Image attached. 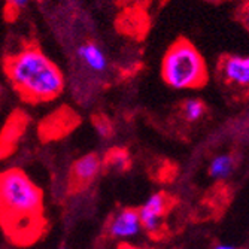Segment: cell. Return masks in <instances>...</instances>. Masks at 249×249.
<instances>
[{"mask_svg":"<svg viewBox=\"0 0 249 249\" xmlns=\"http://www.w3.org/2000/svg\"><path fill=\"white\" fill-rule=\"evenodd\" d=\"M105 166L114 169V170H118V172L125 170L130 166V157H128L127 151L121 149V148L110 149L105 157Z\"/></svg>","mask_w":249,"mask_h":249,"instance_id":"cell-12","label":"cell"},{"mask_svg":"<svg viewBox=\"0 0 249 249\" xmlns=\"http://www.w3.org/2000/svg\"><path fill=\"white\" fill-rule=\"evenodd\" d=\"M161 76L175 89H196L208 84L209 71L196 45L187 37H178L163 57Z\"/></svg>","mask_w":249,"mask_h":249,"instance_id":"cell-3","label":"cell"},{"mask_svg":"<svg viewBox=\"0 0 249 249\" xmlns=\"http://www.w3.org/2000/svg\"><path fill=\"white\" fill-rule=\"evenodd\" d=\"M215 249H237V248L233 246V245H218Z\"/></svg>","mask_w":249,"mask_h":249,"instance_id":"cell-17","label":"cell"},{"mask_svg":"<svg viewBox=\"0 0 249 249\" xmlns=\"http://www.w3.org/2000/svg\"><path fill=\"white\" fill-rule=\"evenodd\" d=\"M3 72L22 102L30 105L55 100L64 89V75L39 45L26 43L5 55Z\"/></svg>","mask_w":249,"mask_h":249,"instance_id":"cell-2","label":"cell"},{"mask_svg":"<svg viewBox=\"0 0 249 249\" xmlns=\"http://www.w3.org/2000/svg\"><path fill=\"white\" fill-rule=\"evenodd\" d=\"M206 114V105L198 99H188L182 103V115L187 121H198Z\"/></svg>","mask_w":249,"mask_h":249,"instance_id":"cell-13","label":"cell"},{"mask_svg":"<svg viewBox=\"0 0 249 249\" xmlns=\"http://www.w3.org/2000/svg\"><path fill=\"white\" fill-rule=\"evenodd\" d=\"M118 249H143V248H136V246L128 245V243H121V245L118 246Z\"/></svg>","mask_w":249,"mask_h":249,"instance_id":"cell-16","label":"cell"},{"mask_svg":"<svg viewBox=\"0 0 249 249\" xmlns=\"http://www.w3.org/2000/svg\"><path fill=\"white\" fill-rule=\"evenodd\" d=\"M102 161L97 154H87L72 164L69 173V190L72 193H81L93 184L99 175Z\"/></svg>","mask_w":249,"mask_h":249,"instance_id":"cell-5","label":"cell"},{"mask_svg":"<svg viewBox=\"0 0 249 249\" xmlns=\"http://www.w3.org/2000/svg\"><path fill=\"white\" fill-rule=\"evenodd\" d=\"M93 124H94L97 133L102 136V138H110L112 133H114V127H112L110 120L105 115H94Z\"/></svg>","mask_w":249,"mask_h":249,"instance_id":"cell-14","label":"cell"},{"mask_svg":"<svg viewBox=\"0 0 249 249\" xmlns=\"http://www.w3.org/2000/svg\"><path fill=\"white\" fill-rule=\"evenodd\" d=\"M173 203L175 200L169 194L157 193L146 200V203L141 209H138L141 227H143L145 231L151 234L154 239H158V236L161 234L163 219L172 209Z\"/></svg>","mask_w":249,"mask_h":249,"instance_id":"cell-4","label":"cell"},{"mask_svg":"<svg viewBox=\"0 0 249 249\" xmlns=\"http://www.w3.org/2000/svg\"><path fill=\"white\" fill-rule=\"evenodd\" d=\"M0 224L12 243H35L47 230L43 193L21 169L0 173Z\"/></svg>","mask_w":249,"mask_h":249,"instance_id":"cell-1","label":"cell"},{"mask_svg":"<svg viewBox=\"0 0 249 249\" xmlns=\"http://www.w3.org/2000/svg\"><path fill=\"white\" fill-rule=\"evenodd\" d=\"M141 221L138 209H123L109 222V234L112 237L125 239L136 236L141 231Z\"/></svg>","mask_w":249,"mask_h":249,"instance_id":"cell-8","label":"cell"},{"mask_svg":"<svg viewBox=\"0 0 249 249\" xmlns=\"http://www.w3.org/2000/svg\"><path fill=\"white\" fill-rule=\"evenodd\" d=\"M2 94H3V89H2V87H0V100H2Z\"/></svg>","mask_w":249,"mask_h":249,"instance_id":"cell-18","label":"cell"},{"mask_svg":"<svg viewBox=\"0 0 249 249\" xmlns=\"http://www.w3.org/2000/svg\"><path fill=\"white\" fill-rule=\"evenodd\" d=\"M76 55L81 60V63L91 72L105 73L107 71V66H109L107 57L100 45H97L96 42L88 40L79 45Z\"/></svg>","mask_w":249,"mask_h":249,"instance_id":"cell-9","label":"cell"},{"mask_svg":"<svg viewBox=\"0 0 249 249\" xmlns=\"http://www.w3.org/2000/svg\"><path fill=\"white\" fill-rule=\"evenodd\" d=\"M218 72L222 81L229 85L248 87L249 84V58L245 55L227 54L218 63Z\"/></svg>","mask_w":249,"mask_h":249,"instance_id":"cell-6","label":"cell"},{"mask_svg":"<svg viewBox=\"0 0 249 249\" xmlns=\"http://www.w3.org/2000/svg\"><path fill=\"white\" fill-rule=\"evenodd\" d=\"M24 127H26V117L19 114V112H17V114H14L9 118L2 136H0V157L8 155L14 149L15 142L18 141Z\"/></svg>","mask_w":249,"mask_h":249,"instance_id":"cell-10","label":"cell"},{"mask_svg":"<svg viewBox=\"0 0 249 249\" xmlns=\"http://www.w3.org/2000/svg\"><path fill=\"white\" fill-rule=\"evenodd\" d=\"M78 123V115L71 109H60L53 115L47 117L40 125V134L45 139H58L66 133H69Z\"/></svg>","mask_w":249,"mask_h":249,"instance_id":"cell-7","label":"cell"},{"mask_svg":"<svg viewBox=\"0 0 249 249\" xmlns=\"http://www.w3.org/2000/svg\"><path fill=\"white\" fill-rule=\"evenodd\" d=\"M234 169V158L233 155H218L215 157L211 166H209V173L212 178L215 179H222V178H227Z\"/></svg>","mask_w":249,"mask_h":249,"instance_id":"cell-11","label":"cell"},{"mask_svg":"<svg viewBox=\"0 0 249 249\" xmlns=\"http://www.w3.org/2000/svg\"><path fill=\"white\" fill-rule=\"evenodd\" d=\"M30 0H6V5L5 9L6 12H12V18L17 17V14L19 12L21 8H24Z\"/></svg>","mask_w":249,"mask_h":249,"instance_id":"cell-15","label":"cell"}]
</instances>
